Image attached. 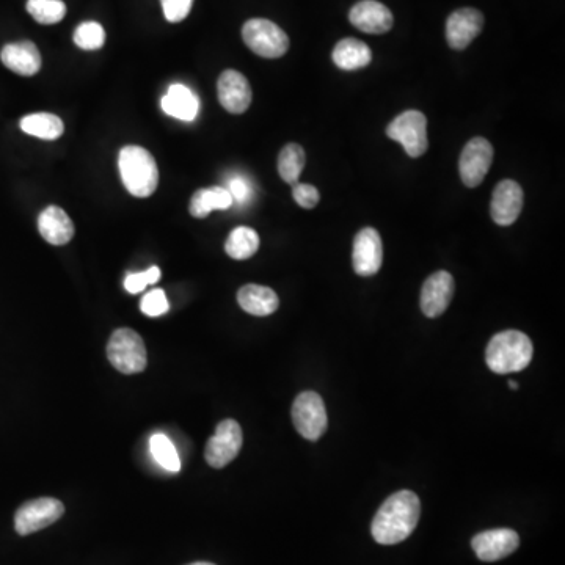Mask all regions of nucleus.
Returning <instances> with one entry per match:
<instances>
[{"instance_id": "nucleus-16", "label": "nucleus", "mask_w": 565, "mask_h": 565, "mask_svg": "<svg viewBox=\"0 0 565 565\" xmlns=\"http://www.w3.org/2000/svg\"><path fill=\"white\" fill-rule=\"evenodd\" d=\"M523 209V189L512 179H504L493 190L490 214L493 222L509 226L518 219Z\"/></svg>"}, {"instance_id": "nucleus-11", "label": "nucleus", "mask_w": 565, "mask_h": 565, "mask_svg": "<svg viewBox=\"0 0 565 565\" xmlns=\"http://www.w3.org/2000/svg\"><path fill=\"white\" fill-rule=\"evenodd\" d=\"M355 274L360 277H372L379 272L383 263L382 237L374 228H363L355 236L352 253Z\"/></svg>"}, {"instance_id": "nucleus-31", "label": "nucleus", "mask_w": 565, "mask_h": 565, "mask_svg": "<svg viewBox=\"0 0 565 565\" xmlns=\"http://www.w3.org/2000/svg\"><path fill=\"white\" fill-rule=\"evenodd\" d=\"M140 308H142L146 316L157 318V316L167 313L170 310V305H168L167 296H165V292L162 289H153V291L148 292L143 297Z\"/></svg>"}, {"instance_id": "nucleus-21", "label": "nucleus", "mask_w": 565, "mask_h": 565, "mask_svg": "<svg viewBox=\"0 0 565 565\" xmlns=\"http://www.w3.org/2000/svg\"><path fill=\"white\" fill-rule=\"evenodd\" d=\"M162 109L170 117L181 121H194L200 110V101L186 85L175 84L162 98Z\"/></svg>"}, {"instance_id": "nucleus-28", "label": "nucleus", "mask_w": 565, "mask_h": 565, "mask_svg": "<svg viewBox=\"0 0 565 565\" xmlns=\"http://www.w3.org/2000/svg\"><path fill=\"white\" fill-rule=\"evenodd\" d=\"M150 448L154 459L164 470L172 471V473L181 471V460H179L178 452H176L175 445L170 442L167 435L154 434L150 440Z\"/></svg>"}, {"instance_id": "nucleus-4", "label": "nucleus", "mask_w": 565, "mask_h": 565, "mask_svg": "<svg viewBox=\"0 0 565 565\" xmlns=\"http://www.w3.org/2000/svg\"><path fill=\"white\" fill-rule=\"evenodd\" d=\"M107 357L113 368L123 374H139L145 371L148 357L142 336L131 329H118L110 336Z\"/></svg>"}, {"instance_id": "nucleus-25", "label": "nucleus", "mask_w": 565, "mask_h": 565, "mask_svg": "<svg viewBox=\"0 0 565 565\" xmlns=\"http://www.w3.org/2000/svg\"><path fill=\"white\" fill-rule=\"evenodd\" d=\"M259 248V236L253 228L237 226L225 242V252L236 261L252 258Z\"/></svg>"}, {"instance_id": "nucleus-26", "label": "nucleus", "mask_w": 565, "mask_h": 565, "mask_svg": "<svg viewBox=\"0 0 565 565\" xmlns=\"http://www.w3.org/2000/svg\"><path fill=\"white\" fill-rule=\"evenodd\" d=\"M305 164H307V154L302 146L297 143H289L278 156V173L285 183L292 186V184L299 183Z\"/></svg>"}, {"instance_id": "nucleus-10", "label": "nucleus", "mask_w": 565, "mask_h": 565, "mask_svg": "<svg viewBox=\"0 0 565 565\" xmlns=\"http://www.w3.org/2000/svg\"><path fill=\"white\" fill-rule=\"evenodd\" d=\"M493 162V146L484 137H474L460 154L459 173L467 187H478L489 173Z\"/></svg>"}, {"instance_id": "nucleus-6", "label": "nucleus", "mask_w": 565, "mask_h": 565, "mask_svg": "<svg viewBox=\"0 0 565 565\" xmlns=\"http://www.w3.org/2000/svg\"><path fill=\"white\" fill-rule=\"evenodd\" d=\"M292 421L297 432L310 442H316L327 431V410L321 396L314 391H303L292 404Z\"/></svg>"}, {"instance_id": "nucleus-24", "label": "nucleus", "mask_w": 565, "mask_h": 565, "mask_svg": "<svg viewBox=\"0 0 565 565\" xmlns=\"http://www.w3.org/2000/svg\"><path fill=\"white\" fill-rule=\"evenodd\" d=\"M19 126L26 134L41 140H57L65 132L63 121L54 113H32L22 118Z\"/></svg>"}, {"instance_id": "nucleus-17", "label": "nucleus", "mask_w": 565, "mask_h": 565, "mask_svg": "<svg viewBox=\"0 0 565 565\" xmlns=\"http://www.w3.org/2000/svg\"><path fill=\"white\" fill-rule=\"evenodd\" d=\"M352 26L371 35H382L393 27V13L377 0H361L349 13Z\"/></svg>"}, {"instance_id": "nucleus-2", "label": "nucleus", "mask_w": 565, "mask_h": 565, "mask_svg": "<svg viewBox=\"0 0 565 565\" xmlns=\"http://www.w3.org/2000/svg\"><path fill=\"white\" fill-rule=\"evenodd\" d=\"M533 355V343L525 333L506 330L490 339L485 360L490 371L496 374H512L528 368Z\"/></svg>"}, {"instance_id": "nucleus-29", "label": "nucleus", "mask_w": 565, "mask_h": 565, "mask_svg": "<svg viewBox=\"0 0 565 565\" xmlns=\"http://www.w3.org/2000/svg\"><path fill=\"white\" fill-rule=\"evenodd\" d=\"M74 43L84 51H98L106 43V30L99 22H82L74 32Z\"/></svg>"}, {"instance_id": "nucleus-5", "label": "nucleus", "mask_w": 565, "mask_h": 565, "mask_svg": "<svg viewBox=\"0 0 565 565\" xmlns=\"http://www.w3.org/2000/svg\"><path fill=\"white\" fill-rule=\"evenodd\" d=\"M242 38L248 48L264 59H280L289 49V38L285 30L269 19L256 18L245 22Z\"/></svg>"}, {"instance_id": "nucleus-35", "label": "nucleus", "mask_w": 565, "mask_h": 565, "mask_svg": "<svg viewBox=\"0 0 565 565\" xmlns=\"http://www.w3.org/2000/svg\"><path fill=\"white\" fill-rule=\"evenodd\" d=\"M509 387H511L512 390H517V388H518L517 382H514V380H511V382H509Z\"/></svg>"}, {"instance_id": "nucleus-34", "label": "nucleus", "mask_w": 565, "mask_h": 565, "mask_svg": "<svg viewBox=\"0 0 565 565\" xmlns=\"http://www.w3.org/2000/svg\"><path fill=\"white\" fill-rule=\"evenodd\" d=\"M230 192L231 198L237 203H245V201L252 195V187L245 181L244 178H233L230 181Z\"/></svg>"}, {"instance_id": "nucleus-12", "label": "nucleus", "mask_w": 565, "mask_h": 565, "mask_svg": "<svg viewBox=\"0 0 565 565\" xmlns=\"http://www.w3.org/2000/svg\"><path fill=\"white\" fill-rule=\"evenodd\" d=\"M484 15L476 8H460L446 21V40L456 51L467 49L484 29Z\"/></svg>"}, {"instance_id": "nucleus-3", "label": "nucleus", "mask_w": 565, "mask_h": 565, "mask_svg": "<svg viewBox=\"0 0 565 565\" xmlns=\"http://www.w3.org/2000/svg\"><path fill=\"white\" fill-rule=\"evenodd\" d=\"M121 181L129 194L137 198H148L156 192L159 170L156 159L142 146H124L118 156Z\"/></svg>"}, {"instance_id": "nucleus-32", "label": "nucleus", "mask_w": 565, "mask_h": 565, "mask_svg": "<svg viewBox=\"0 0 565 565\" xmlns=\"http://www.w3.org/2000/svg\"><path fill=\"white\" fill-rule=\"evenodd\" d=\"M161 4L165 19L176 24L189 16L194 0H161Z\"/></svg>"}, {"instance_id": "nucleus-27", "label": "nucleus", "mask_w": 565, "mask_h": 565, "mask_svg": "<svg viewBox=\"0 0 565 565\" xmlns=\"http://www.w3.org/2000/svg\"><path fill=\"white\" fill-rule=\"evenodd\" d=\"M27 11L35 21L51 26L65 18L66 5L62 0H27Z\"/></svg>"}, {"instance_id": "nucleus-23", "label": "nucleus", "mask_w": 565, "mask_h": 565, "mask_svg": "<svg viewBox=\"0 0 565 565\" xmlns=\"http://www.w3.org/2000/svg\"><path fill=\"white\" fill-rule=\"evenodd\" d=\"M233 198L225 187H208L195 192L190 200V216L195 219H206L212 211H225L233 206Z\"/></svg>"}, {"instance_id": "nucleus-1", "label": "nucleus", "mask_w": 565, "mask_h": 565, "mask_svg": "<svg viewBox=\"0 0 565 565\" xmlns=\"http://www.w3.org/2000/svg\"><path fill=\"white\" fill-rule=\"evenodd\" d=\"M421 503L416 493H394L377 511L372 522V537L380 545H396L409 539L420 522Z\"/></svg>"}, {"instance_id": "nucleus-22", "label": "nucleus", "mask_w": 565, "mask_h": 565, "mask_svg": "<svg viewBox=\"0 0 565 565\" xmlns=\"http://www.w3.org/2000/svg\"><path fill=\"white\" fill-rule=\"evenodd\" d=\"M335 65L344 71H355L365 68L371 63L372 52L368 44L355 38L339 41L332 52Z\"/></svg>"}, {"instance_id": "nucleus-13", "label": "nucleus", "mask_w": 565, "mask_h": 565, "mask_svg": "<svg viewBox=\"0 0 565 565\" xmlns=\"http://www.w3.org/2000/svg\"><path fill=\"white\" fill-rule=\"evenodd\" d=\"M520 537L512 529H490L474 536L471 547L481 561L495 562L507 558L517 550Z\"/></svg>"}, {"instance_id": "nucleus-8", "label": "nucleus", "mask_w": 565, "mask_h": 565, "mask_svg": "<svg viewBox=\"0 0 565 565\" xmlns=\"http://www.w3.org/2000/svg\"><path fill=\"white\" fill-rule=\"evenodd\" d=\"M65 512L62 501L55 498H38L27 501L15 515V528L19 536H29L57 522Z\"/></svg>"}, {"instance_id": "nucleus-33", "label": "nucleus", "mask_w": 565, "mask_h": 565, "mask_svg": "<svg viewBox=\"0 0 565 565\" xmlns=\"http://www.w3.org/2000/svg\"><path fill=\"white\" fill-rule=\"evenodd\" d=\"M292 197L296 200L297 205L305 209L316 208L321 200V195L316 187L303 183L292 184Z\"/></svg>"}, {"instance_id": "nucleus-9", "label": "nucleus", "mask_w": 565, "mask_h": 565, "mask_svg": "<svg viewBox=\"0 0 565 565\" xmlns=\"http://www.w3.org/2000/svg\"><path fill=\"white\" fill-rule=\"evenodd\" d=\"M244 437L239 423L234 420H225L216 427V434L209 438L206 445V462L212 468H225L228 463L236 459L241 451Z\"/></svg>"}, {"instance_id": "nucleus-19", "label": "nucleus", "mask_w": 565, "mask_h": 565, "mask_svg": "<svg viewBox=\"0 0 565 565\" xmlns=\"http://www.w3.org/2000/svg\"><path fill=\"white\" fill-rule=\"evenodd\" d=\"M38 231L52 245H66L74 237V223L59 206H48L38 217Z\"/></svg>"}, {"instance_id": "nucleus-18", "label": "nucleus", "mask_w": 565, "mask_h": 565, "mask_svg": "<svg viewBox=\"0 0 565 565\" xmlns=\"http://www.w3.org/2000/svg\"><path fill=\"white\" fill-rule=\"evenodd\" d=\"M0 60L8 70L19 76H35L41 70V54L32 41L5 44L0 51Z\"/></svg>"}, {"instance_id": "nucleus-14", "label": "nucleus", "mask_w": 565, "mask_h": 565, "mask_svg": "<svg viewBox=\"0 0 565 565\" xmlns=\"http://www.w3.org/2000/svg\"><path fill=\"white\" fill-rule=\"evenodd\" d=\"M454 288V278L445 270L435 272L424 281L420 305L427 318H438L448 310L454 296Z\"/></svg>"}, {"instance_id": "nucleus-20", "label": "nucleus", "mask_w": 565, "mask_h": 565, "mask_svg": "<svg viewBox=\"0 0 565 565\" xmlns=\"http://www.w3.org/2000/svg\"><path fill=\"white\" fill-rule=\"evenodd\" d=\"M237 303L245 313L263 318L278 310L280 300L274 289L267 286L245 285L237 292Z\"/></svg>"}, {"instance_id": "nucleus-36", "label": "nucleus", "mask_w": 565, "mask_h": 565, "mask_svg": "<svg viewBox=\"0 0 565 565\" xmlns=\"http://www.w3.org/2000/svg\"><path fill=\"white\" fill-rule=\"evenodd\" d=\"M189 565H214V564H211V562H194V564H189Z\"/></svg>"}, {"instance_id": "nucleus-7", "label": "nucleus", "mask_w": 565, "mask_h": 565, "mask_svg": "<svg viewBox=\"0 0 565 565\" xmlns=\"http://www.w3.org/2000/svg\"><path fill=\"white\" fill-rule=\"evenodd\" d=\"M387 135L404 146L410 157H421L427 151V120L418 110H405L388 124Z\"/></svg>"}, {"instance_id": "nucleus-15", "label": "nucleus", "mask_w": 565, "mask_h": 565, "mask_svg": "<svg viewBox=\"0 0 565 565\" xmlns=\"http://www.w3.org/2000/svg\"><path fill=\"white\" fill-rule=\"evenodd\" d=\"M217 93L223 109L234 115L247 112L252 104V87L248 84L247 77L239 71H223L217 82Z\"/></svg>"}, {"instance_id": "nucleus-30", "label": "nucleus", "mask_w": 565, "mask_h": 565, "mask_svg": "<svg viewBox=\"0 0 565 565\" xmlns=\"http://www.w3.org/2000/svg\"><path fill=\"white\" fill-rule=\"evenodd\" d=\"M159 280H161V269L153 266L146 270V272L128 275L126 280H124V288H126L129 294H139L146 286L154 285Z\"/></svg>"}]
</instances>
